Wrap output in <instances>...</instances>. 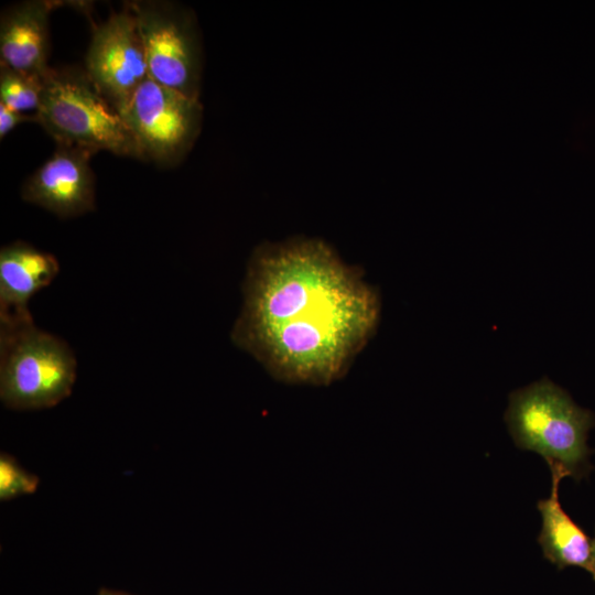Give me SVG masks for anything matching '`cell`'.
Returning <instances> with one entry per match:
<instances>
[{
    "mask_svg": "<svg viewBox=\"0 0 595 595\" xmlns=\"http://www.w3.org/2000/svg\"><path fill=\"white\" fill-rule=\"evenodd\" d=\"M148 75L154 82L198 99L199 47L190 14L166 1H133Z\"/></svg>",
    "mask_w": 595,
    "mask_h": 595,
    "instance_id": "5",
    "label": "cell"
},
{
    "mask_svg": "<svg viewBox=\"0 0 595 595\" xmlns=\"http://www.w3.org/2000/svg\"><path fill=\"white\" fill-rule=\"evenodd\" d=\"M56 258L24 241L0 250V324L33 320L29 310L32 296L58 274Z\"/></svg>",
    "mask_w": 595,
    "mask_h": 595,
    "instance_id": "9",
    "label": "cell"
},
{
    "mask_svg": "<svg viewBox=\"0 0 595 595\" xmlns=\"http://www.w3.org/2000/svg\"><path fill=\"white\" fill-rule=\"evenodd\" d=\"M57 145L90 152L109 151L141 159L122 116L96 89L85 72L50 68L35 113Z\"/></svg>",
    "mask_w": 595,
    "mask_h": 595,
    "instance_id": "3",
    "label": "cell"
},
{
    "mask_svg": "<svg viewBox=\"0 0 595 595\" xmlns=\"http://www.w3.org/2000/svg\"><path fill=\"white\" fill-rule=\"evenodd\" d=\"M50 1H25L8 9L0 23L1 64L43 77L48 56Z\"/></svg>",
    "mask_w": 595,
    "mask_h": 595,
    "instance_id": "10",
    "label": "cell"
},
{
    "mask_svg": "<svg viewBox=\"0 0 595 595\" xmlns=\"http://www.w3.org/2000/svg\"><path fill=\"white\" fill-rule=\"evenodd\" d=\"M39 477L26 472L13 456L1 453L0 499L2 501L33 494L39 486Z\"/></svg>",
    "mask_w": 595,
    "mask_h": 595,
    "instance_id": "13",
    "label": "cell"
},
{
    "mask_svg": "<svg viewBox=\"0 0 595 595\" xmlns=\"http://www.w3.org/2000/svg\"><path fill=\"white\" fill-rule=\"evenodd\" d=\"M232 343L274 378L327 386L375 334L380 298L325 242L259 246L248 262Z\"/></svg>",
    "mask_w": 595,
    "mask_h": 595,
    "instance_id": "1",
    "label": "cell"
},
{
    "mask_svg": "<svg viewBox=\"0 0 595 595\" xmlns=\"http://www.w3.org/2000/svg\"><path fill=\"white\" fill-rule=\"evenodd\" d=\"M97 595H129L121 592L108 589V588H100Z\"/></svg>",
    "mask_w": 595,
    "mask_h": 595,
    "instance_id": "16",
    "label": "cell"
},
{
    "mask_svg": "<svg viewBox=\"0 0 595 595\" xmlns=\"http://www.w3.org/2000/svg\"><path fill=\"white\" fill-rule=\"evenodd\" d=\"M43 77L0 63V102L12 110L35 115L43 93Z\"/></svg>",
    "mask_w": 595,
    "mask_h": 595,
    "instance_id": "12",
    "label": "cell"
},
{
    "mask_svg": "<svg viewBox=\"0 0 595 595\" xmlns=\"http://www.w3.org/2000/svg\"><path fill=\"white\" fill-rule=\"evenodd\" d=\"M505 420L520 450L540 454L576 480L589 473L587 434L595 416L550 379L512 391Z\"/></svg>",
    "mask_w": 595,
    "mask_h": 595,
    "instance_id": "2",
    "label": "cell"
},
{
    "mask_svg": "<svg viewBox=\"0 0 595 595\" xmlns=\"http://www.w3.org/2000/svg\"><path fill=\"white\" fill-rule=\"evenodd\" d=\"M120 115L141 159L164 165L180 161L192 145L199 130L202 108L197 98L148 77Z\"/></svg>",
    "mask_w": 595,
    "mask_h": 595,
    "instance_id": "6",
    "label": "cell"
},
{
    "mask_svg": "<svg viewBox=\"0 0 595 595\" xmlns=\"http://www.w3.org/2000/svg\"><path fill=\"white\" fill-rule=\"evenodd\" d=\"M85 65L96 89L121 113L149 77L138 22L127 6L94 28Z\"/></svg>",
    "mask_w": 595,
    "mask_h": 595,
    "instance_id": "7",
    "label": "cell"
},
{
    "mask_svg": "<svg viewBox=\"0 0 595 595\" xmlns=\"http://www.w3.org/2000/svg\"><path fill=\"white\" fill-rule=\"evenodd\" d=\"M593 578L595 580V537L592 540V572Z\"/></svg>",
    "mask_w": 595,
    "mask_h": 595,
    "instance_id": "15",
    "label": "cell"
},
{
    "mask_svg": "<svg viewBox=\"0 0 595 595\" xmlns=\"http://www.w3.org/2000/svg\"><path fill=\"white\" fill-rule=\"evenodd\" d=\"M77 363L68 344L33 320L0 324V399L13 410L52 408L66 399Z\"/></svg>",
    "mask_w": 595,
    "mask_h": 595,
    "instance_id": "4",
    "label": "cell"
},
{
    "mask_svg": "<svg viewBox=\"0 0 595 595\" xmlns=\"http://www.w3.org/2000/svg\"><path fill=\"white\" fill-rule=\"evenodd\" d=\"M35 120L34 116H29L15 110L10 109L6 105L0 102V138L3 139L10 131H12L18 125Z\"/></svg>",
    "mask_w": 595,
    "mask_h": 595,
    "instance_id": "14",
    "label": "cell"
},
{
    "mask_svg": "<svg viewBox=\"0 0 595 595\" xmlns=\"http://www.w3.org/2000/svg\"><path fill=\"white\" fill-rule=\"evenodd\" d=\"M90 152L57 145L52 156L24 183L21 196L58 217L85 214L95 206Z\"/></svg>",
    "mask_w": 595,
    "mask_h": 595,
    "instance_id": "8",
    "label": "cell"
},
{
    "mask_svg": "<svg viewBox=\"0 0 595 595\" xmlns=\"http://www.w3.org/2000/svg\"><path fill=\"white\" fill-rule=\"evenodd\" d=\"M551 470V494L537 504L542 517V528L538 542L543 556L558 569L576 566L592 572V540L564 511L559 499V486L566 472L556 465Z\"/></svg>",
    "mask_w": 595,
    "mask_h": 595,
    "instance_id": "11",
    "label": "cell"
}]
</instances>
